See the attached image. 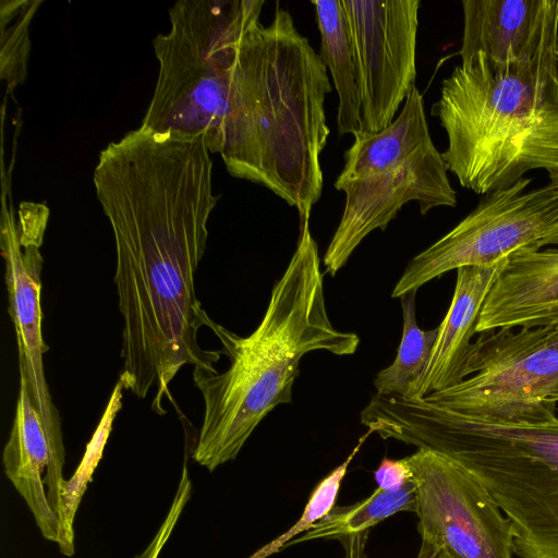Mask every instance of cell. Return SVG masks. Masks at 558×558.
Returning <instances> with one entry per match:
<instances>
[{"label": "cell", "mask_w": 558, "mask_h": 558, "mask_svg": "<svg viewBox=\"0 0 558 558\" xmlns=\"http://www.w3.org/2000/svg\"><path fill=\"white\" fill-rule=\"evenodd\" d=\"M361 78L362 132L395 120L415 86L418 0H342Z\"/></svg>", "instance_id": "12"}, {"label": "cell", "mask_w": 558, "mask_h": 558, "mask_svg": "<svg viewBox=\"0 0 558 558\" xmlns=\"http://www.w3.org/2000/svg\"><path fill=\"white\" fill-rule=\"evenodd\" d=\"M505 259L487 266H465L457 269L452 300L437 327V338L415 398L445 390L464 379L471 340L476 333L482 307Z\"/></svg>", "instance_id": "16"}, {"label": "cell", "mask_w": 558, "mask_h": 558, "mask_svg": "<svg viewBox=\"0 0 558 558\" xmlns=\"http://www.w3.org/2000/svg\"><path fill=\"white\" fill-rule=\"evenodd\" d=\"M96 196L116 245L118 305L122 316V368L118 381L140 399L157 388L151 409L187 365L216 369L221 351L198 344L206 311L195 272L220 195L205 137L162 135L138 128L99 154Z\"/></svg>", "instance_id": "1"}, {"label": "cell", "mask_w": 558, "mask_h": 558, "mask_svg": "<svg viewBox=\"0 0 558 558\" xmlns=\"http://www.w3.org/2000/svg\"><path fill=\"white\" fill-rule=\"evenodd\" d=\"M531 183L524 177L483 195L458 225L408 263L391 298L416 292L450 270L492 265L521 248L536 247L558 222V187L548 183L530 190Z\"/></svg>", "instance_id": "9"}, {"label": "cell", "mask_w": 558, "mask_h": 558, "mask_svg": "<svg viewBox=\"0 0 558 558\" xmlns=\"http://www.w3.org/2000/svg\"><path fill=\"white\" fill-rule=\"evenodd\" d=\"M405 458L421 538L445 545L454 558H514L509 519L470 470L430 449Z\"/></svg>", "instance_id": "10"}, {"label": "cell", "mask_w": 558, "mask_h": 558, "mask_svg": "<svg viewBox=\"0 0 558 558\" xmlns=\"http://www.w3.org/2000/svg\"><path fill=\"white\" fill-rule=\"evenodd\" d=\"M371 434L373 433L367 429V432L360 437L347 459L315 486L298 521L284 533L254 553L250 558H267L280 551L290 541L301 535V533L307 532L332 510L336 506L342 481L348 473L349 465Z\"/></svg>", "instance_id": "22"}, {"label": "cell", "mask_w": 558, "mask_h": 558, "mask_svg": "<svg viewBox=\"0 0 558 558\" xmlns=\"http://www.w3.org/2000/svg\"><path fill=\"white\" fill-rule=\"evenodd\" d=\"M426 120L416 86L397 118L379 132H360L344 153L333 186L345 195L339 225L324 255L333 277L374 230H386L403 205L417 202L421 215L456 207L457 193Z\"/></svg>", "instance_id": "7"}, {"label": "cell", "mask_w": 558, "mask_h": 558, "mask_svg": "<svg viewBox=\"0 0 558 558\" xmlns=\"http://www.w3.org/2000/svg\"><path fill=\"white\" fill-rule=\"evenodd\" d=\"M320 33L319 57L329 70L338 97L337 125L340 135L362 132L361 78L356 52L342 0H315Z\"/></svg>", "instance_id": "17"}, {"label": "cell", "mask_w": 558, "mask_h": 558, "mask_svg": "<svg viewBox=\"0 0 558 558\" xmlns=\"http://www.w3.org/2000/svg\"><path fill=\"white\" fill-rule=\"evenodd\" d=\"M122 385L117 381L102 416L90 438L86 445V449L80 465L66 481L65 492L63 497L64 510V525H65V556H73L74 554V530L73 522L82 500V497L87 488L88 483L92 481V475L96 470L112 429V425L118 412L122 408Z\"/></svg>", "instance_id": "20"}, {"label": "cell", "mask_w": 558, "mask_h": 558, "mask_svg": "<svg viewBox=\"0 0 558 558\" xmlns=\"http://www.w3.org/2000/svg\"><path fill=\"white\" fill-rule=\"evenodd\" d=\"M416 558H454L445 545L437 542L421 538V545Z\"/></svg>", "instance_id": "25"}, {"label": "cell", "mask_w": 558, "mask_h": 558, "mask_svg": "<svg viewBox=\"0 0 558 558\" xmlns=\"http://www.w3.org/2000/svg\"><path fill=\"white\" fill-rule=\"evenodd\" d=\"M550 400H551L553 402L558 403V396L553 397Z\"/></svg>", "instance_id": "28"}, {"label": "cell", "mask_w": 558, "mask_h": 558, "mask_svg": "<svg viewBox=\"0 0 558 558\" xmlns=\"http://www.w3.org/2000/svg\"><path fill=\"white\" fill-rule=\"evenodd\" d=\"M327 69L291 14L277 7L239 44L220 156L228 172L259 184L310 221L323 191L320 153L330 133Z\"/></svg>", "instance_id": "2"}, {"label": "cell", "mask_w": 558, "mask_h": 558, "mask_svg": "<svg viewBox=\"0 0 558 558\" xmlns=\"http://www.w3.org/2000/svg\"><path fill=\"white\" fill-rule=\"evenodd\" d=\"M318 247L310 221L300 223L296 248L275 283L265 314L240 337L205 314L230 360L223 373L194 367L204 414L192 458L209 471L234 460L259 423L279 404L292 403L302 357L313 351L355 353L356 333L331 324L324 295Z\"/></svg>", "instance_id": "3"}, {"label": "cell", "mask_w": 558, "mask_h": 558, "mask_svg": "<svg viewBox=\"0 0 558 558\" xmlns=\"http://www.w3.org/2000/svg\"><path fill=\"white\" fill-rule=\"evenodd\" d=\"M558 35L529 58L496 65L483 53L454 66L432 114L448 145L447 170L485 195L532 170L558 174Z\"/></svg>", "instance_id": "4"}, {"label": "cell", "mask_w": 558, "mask_h": 558, "mask_svg": "<svg viewBox=\"0 0 558 558\" xmlns=\"http://www.w3.org/2000/svg\"><path fill=\"white\" fill-rule=\"evenodd\" d=\"M459 54L483 53L496 65L529 59L558 35V0H463Z\"/></svg>", "instance_id": "15"}, {"label": "cell", "mask_w": 558, "mask_h": 558, "mask_svg": "<svg viewBox=\"0 0 558 558\" xmlns=\"http://www.w3.org/2000/svg\"><path fill=\"white\" fill-rule=\"evenodd\" d=\"M381 428L386 439L435 450L470 470L509 519L515 558H558L557 409L490 421L395 396Z\"/></svg>", "instance_id": "5"}, {"label": "cell", "mask_w": 558, "mask_h": 558, "mask_svg": "<svg viewBox=\"0 0 558 558\" xmlns=\"http://www.w3.org/2000/svg\"><path fill=\"white\" fill-rule=\"evenodd\" d=\"M549 183L556 187H558V174L557 175H548Z\"/></svg>", "instance_id": "27"}, {"label": "cell", "mask_w": 558, "mask_h": 558, "mask_svg": "<svg viewBox=\"0 0 558 558\" xmlns=\"http://www.w3.org/2000/svg\"><path fill=\"white\" fill-rule=\"evenodd\" d=\"M263 0H180L170 29L153 40L157 82L141 128L157 134L205 137L210 153L223 142V120L238 48L259 21Z\"/></svg>", "instance_id": "6"}, {"label": "cell", "mask_w": 558, "mask_h": 558, "mask_svg": "<svg viewBox=\"0 0 558 558\" xmlns=\"http://www.w3.org/2000/svg\"><path fill=\"white\" fill-rule=\"evenodd\" d=\"M374 477L377 487L384 490H398L412 481V471L407 458H384L375 470Z\"/></svg>", "instance_id": "24"}, {"label": "cell", "mask_w": 558, "mask_h": 558, "mask_svg": "<svg viewBox=\"0 0 558 558\" xmlns=\"http://www.w3.org/2000/svg\"><path fill=\"white\" fill-rule=\"evenodd\" d=\"M472 342L464 379L423 397L473 418L520 421L557 404L558 339L547 326L499 328Z\"/></svg>", "instance_id": "8"}, {"label": "cell", "mask_w": 558, "mask_h": 558, "mask_svg": "<svg viewBox=\"0 0 558 558\" xmlns=\"http://www.w3.org/2000/svg\"><path fill=\"white\" fill-rule=\"evenodd\" d=\"M547 327L549 328L551 335L558 339V323L554 325H547Z\"/></svg>", "instance_id": "26"}, {"label": "cell", "mask_w": 558, "mask_h": 558, "mask_svg": "<svg viewBox=\"0 0 558 558\" xmlns=\"http://www.w3.org/2000/svg\"><path fill=\"white\" fill-rule=\"evenodd\" d=\"M415 294L411 292L400 298L403 317L401 341L393 362L379 371L374 379L378 395H396L407 399L416 397L438 328L423 330L418 327Z\"/></svg>", "instance_id": "19"}, {"label": "cell", "mask_w": 558, "mask_h": 558, "mask_svg": "<svg viewBox=\"0 0 558 558\" xmlns=\"http://www.w3.org/2000/svg\"><path fill=\"white\" fill-rule=\"evenodd\" d=\"M416 511V492L411 481L398 490L377 487L367 498L349 506L336 505L332 510L300 537L284 547L315 539H336L344 558H366L365 547L371 530L399 512Z\"/></svg>", "instance_id": "18"}, {"label": "cell", "mask_w": 558, "mask_h": 558, "mask_svg": "<svg viewBox=\"0 0 558 558\" xmlns=\"http://www.w3.org/2000/svg\"><path fill=\"white\" fill-rule=\"evenodd\" d=\"M191 490V480L187 473V468L184 464L177 493L174 495L170 509L166 515V519L163 520L162 524L160 525L159 530L157 531L156 535L154 536L149 545L136 558L159 557V554L161 553L163 546L166 545L167 541L172 534V531L180 518V514L183 511L184 506L190 499Z\"/></svg>", "instance_id": "23"}, {"label": "cell", "mask_w": 558, "mask_h": 558, "mask_svg": "<svg viewBox=\"0 0 558 558\" xmlns=\"http://www.w3.org/2000/svg\"><path fill=\"white\" fill-rule=\"evenodd\" d=\"M41 1H1V78L7 92L21 84L26 76L29 54V24Z\"/></svg>", "instance_id": "21"}, {"label": "cell", "mask_w": 558, "mask_h": 558, "mask_svg": "<svg viewBox=\"0 0 558 558\" xmlns=\"http://www.w3.org/2000/svg\"><path fill=\"white\" fill-rule=\"evenodd\" d=\"M20 373L14 417L2 453L4 473L31 509L41 535L65 550L64 458L50 444L41 417Z\"/></svg>", "instance_id": "13"}, {"label": "cell", "mask_w": 558, "mask_h": 558, "mask_svg": "<svg viewBox=\"0 0 558 558\" xmlns=\"http://www.w3.org/2000/svg\"><path fill=\"white\" fill-rule=\"evenodd\" d=\"M0 250L4 260L8 313L14 326L19 372L26 376L32 402L39 413L54 451L65 458L60 414L47 385L44 354L49 350L43 336L40 246L48 215L29 209L15 219L13 206L2 197Z\"/></svg>", "instance_id": "11"}, {"label": "cell", "mask_w": 558, "mask_h": 558, "mask_svg": "<svg viewBox=\"0 0 558 558\" xmlns=\"http://www.w3.org/2000/svg\"><path fill=\"white\" fill-rule=\"evenodd\" d=\"M558 323V222L510 254L482 307L475 332Z\"/></svg>", "instance_id": "14"}, {"label": "cell", "mask_w": 558, "mask_h": 558, "mask_svg": "<svg viewBox=\"0 0 558 558\" xmlns=\"http://www.w3.org/2000/svg\"><path fill=\"white\" fill-rule=\"evenodd\" d=\"M557 72H558V45H557Z\"/></svg>", "instance_id": "29"}]
</instances>
